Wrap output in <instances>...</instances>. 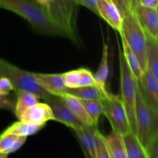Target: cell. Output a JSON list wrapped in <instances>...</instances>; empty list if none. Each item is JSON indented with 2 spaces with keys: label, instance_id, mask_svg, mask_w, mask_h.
Returning a JSON list of instances; mask_svg holds the SVG:
<instances>
[{
  "label": "cell",
  "instance_id": "836d02e7",
  "mask_svg": "<svg viewBox=\"0 0 158 158\" xmlns=\"http://www.w3.org/2000/svg\"><path fill=\"white\" fill-rule=\"evenodd\" d=\"M26 139H27V137H26V136H19L16 141L14 143L13 146H12V148L10 149L9 154H12V153H14L16 151H18V150L24 144L25 142L26 141Z\"/></svg>",
  "mask_w": 158,
  "mask_h": 158
},
{
  "label": "cell",
  "instance_id": "277c9868",
  "mask_svg": "<svg viewBox=\"0 0 158 158\" xmlns=\"http://www.w3.org/2000/svg\"><path fill=\"white\" fill-rule=\"evenodd\" d=\"M0 77H6L10 80L15 91L30 92L44 101L52 96L39 84L32 73L20 69L2 59H0Z\"/></svg>",
  "mask_w": 158,
  "mask_h": 158
},
{
  "label": "cell",
  "instance_id": "1f68e13d",
  "mask_svg": "<svg viewBox=\"0 0 158 158\" xmlns=\"http://www.w3.org/2000/svg\"><path fill=\"white\" fill-rule=\"evenodd\" d=\"M15 90L13 85L6 77H0V94L2 95L9 96L12 91Z\"/></svg>",
  "mask_w": 158,
  "mask_h": 158
},
{
  "label": "cell",
  "instance_id": "74e56055",
  "mask_svg": "<svg viewBox=\"0 0 158 158\" xmlns=\"http://www.w3.org/2000/svg\"><path fill=\"white\" fill-rule=\"evenodd\" d=\"M0 8H1V9H4V6H3V4L1 2H0Z\"/></svg>",
  "mask_w": 158,
  "mask_h": 158
},
{
  "label": "cell",
  "instance_id": "d590c367",
  "mask_svg": "<svg viewBox=\"0 0 158 158\" xmlns=\"http://www.w3.org/2000/svg\"><path fill=\"white\" fill-rule=\"evenodd\" d=\"M40 5H41L43 7H44L46 10L49 12V9H50V5H51V0H35ZM50 15V14H49Z\"/></svg>",
  "mask_w": 158,
  "mask_h": 158
},
{
  "label": "cell",
  "instance_id": "ffe728a7",
  "mask_svg": "<svg viewBox=\"0 0 158 158\" xmlns=\"http://www.w3.org/2000/svg\"><path fill=\"white\" fill-rule=\"evenodd\" d=\"M147 36V69L158 79V40Z\"/></svg>",
  "mask_w": 158,
  "mask_h": 158
},
{
  "label": "cell",
  "instance_id": "603a6c76",
  "mask_svg": "<svg viewBox=\"0 0 158 158\" xmlns=\"http://www.w3.org/2000/svg\"><path fill=\"white\" fill-rule=\"evenodd\" d=\"M45 125H37L33 123H28L25 122L16 121L8 127L4 131L5 134H15L17 136H30L36 134L39 131H41Z\"/></svg>",
  "mask_w": 158,
  "mask_h": 158
},
{
  "label": "cell",
  "instance_id": "44dd1931",
  "mask_svg": "<svg viewBox=\"0 0 158 158\" xmlns=\"http://www.w3.org/2000/svg\"><path fill=\"white\" fill-rule=\"evenodd\" d=\"M106 147L110 158H127L122 136L112 131L105 137Z\"/></svg>",
  "mask_w": 158,
  "mask_h": 158
},
{
  "label": "cell",
  "instance_id": "9a60e30c",
  "mask_svg": "<svg viewBox=\"0 0 158 158\" xmlns=\"http://www.w3.org/2000/svg\"><path fill=\"white\" fill-rule=\"evenodd\" d=\"M97 127V126H83L81 127L73 130L80 142L85 156L87 157L97 158L94 135V131Z\"/></svg>",
  "mask_w": 158,
  "mask_h": 158
},
{
  "label": "cell",
  "instance_id": "d4e9b609",
  "mask_svg": "<svg viewBox=\"0 0 158 158\" xmlns=\"http://www.w3.org/2000/svg\"><path fill=\"white\" fill-rule=\"evenodd\" d=\"M82 104L83 105L92 120L96 124L98 123L100 115L103 114V107H102L101 100H84L79 99Z\"/></svg>",
  "mask_w": 158,
  "mask_h": 158
},
{
  "label": "cell",
  "instance_id": "5bb4252c",
  "mask_svg": "<svg viewBox=\"0 0 158 158\" xmlns=\"http://www.w3.org/2000/svg\"><path fill=\"white\" fill-rule=\"evenodd\" d=\"M98 15L101 17L114 30L120 32L123 17L117 6L110 0H97Z\"/></svg>",
  "mask_w": 158,
  "mask_h": 158
},
{
  "label": "cell",
  "instance_id": "484cf974",
  "mask_svg": "<svg viewBox=\"0 0 158 158\" xmlns=\"http://www.w3.org/2000/svg\"><path fill=\"white\" fill-rule=\"evenodd\" d=\"M94 135L97 158H110L106 147L105 137L100 132L97 127L94 131Z\"/></svg>",
  "mask_w": 158,
  "mask_h": 158
},
{
  "label": "cell",
  "instance_id": "83f0119b",
  "mask_svg": "<svg viewBox=\"0 0 158 158\" xmlns=\"http://www.w3.org/2000/svg\"><path fill=\"white\" fill-rule=\"evenodd\" d=\"M118 9L122 17L126 15L134 9V0H110Z\"/></svg>",
  "mask_w": 158,
  "mask_h": 158
},
{
  "label": "cell",
  "instance_id": "7402d4cb",
  "mask_svg": "<svg viewBox=\"0 0 158 158\" xmlns=\"http://www.w3.org/2000/svg\"><path fill=\"white\" fill-rule=\"evenodd\" d=\"M120 35V38H121V43H122V47H123V53L124 56V58L126 60L128 66L131 69V72L133 73L134 76L137 80H139L140 77H142L143 73V69L140 66V63H139L138 60H137V56L135 55L129 45L127 43L126 40H125L124 36L122 34V32H119Z\"/></svg>",
  "mask_w": 158,
  "mask_h": 158
},
{
  "label": "cell",
  "instance_id": "d6a6232c",
  "mask_svg": "<svg viewBox=\"0 0 158 158\" xmlns=\"http://www.w3.org/2000/svg\"><path fill=\"white\" fill-rule=\"evenodd\" d=\"M77 5L85 6L94 13L98 15V9L97 6V0H76Z\"/></svg>",
  "mask_w": 158,
  "mask_h": 158
},
{
  "label": "cell",
  "instance_id": "30bf717a",
  "mask_svg": "<svg viewBox=\"0 0 158 158\" xmlns=\"http://www.w3.org/2000/svg\"><path fill=\"white\" fill-rule=\"evenodd\" d=\"M62 78L65 85L71 89L86 86H100L96 80L94 74L85 67L63 73H62Z\"/></svg>",
  "mask_w": 158,
  "mask_h": 158
},
{
  "label": "cell",
  "instance_id": "e575fe53",
  "mask_svg": "<svg viewBox=\"0 0 158 158\" xmlns=\"http://www.w3.org/2000/svg\"><path fill=\"white\" fill-rule=\"evenodd\" d=\"M140 5L146 7L157 9L158 0H137Z\"/></svg>",
  "mask_w": 158,
  "mask_h": 158
},
{
  "label": "cell",
  "instance_id": "2e32d148",
  "mask_svg": "<svg viewBox=\"0 0 158 158\" xmlns=\"http://www.w3.org/2000/svg\"><path fill=\"white\" fill-rule=\"evenodd\" d=\"M60 97L69 110L75 116L76 118L78 119L84 126H97V124L94 123L90 116L86 112V109L78 98L67 93L62 95Z\"/></svg>",
  "mask_w": 158,
  "mask_h": 158
},
{
  "label": "cell",
  "instance_id": "6da1fadb",
  "mask_svg": "<svg viewBox=\"0 0 158 158\" xmlns=\"http://www.w3.org/2000/svg\"><path fill=\"white\" fill-rule=\"evenodd\" d=\"M0 2L5 9L12 11L26 19L36 33L68 38L64 29L35 0H0Z\"/></svg>",
  "mask_w": 158,
  "mask_h": 158
},
{
  "label": "cell",
  "instance_id": "8fae6325",
  "mask_svg": "<svg viewBox=\"0 0 158 158\" xmlns=\"http://www.w3.org/2000/svg\"><path fill=\"white\" fill-rule=\"evenodd\" d=\"M21 121L37 125H46L49 120H54L53 114L47 103L38 102L26 110L19 118Z\"/></svg>",
  "mask_w": 158,
  "mask_h": 158
},
{
  "label": "cell",
  "instance_id": "ba28073f",
  "mask_svg": "<svg viewBox=\"0 0 158 158\" xmlns=\"http://www.w3.org/2000/svg\"><path fill=\"white\" fill-rule=\"evenodd\" d=\"M134 9L147 35L158 40V12L157 9L146 7L134 0Z\"/></svg>",
  "mask_w": 158,
  "mask_h": 158
},
{
  "label": "cell",
  "instance_id": "9c48e42d",
  "mask_svg": "<svg viewBox=\"0 0 158 158\" xmlns=\"http://www.w3.org/2000/svg\"><path fill=\"white\" fill-rule=\"evenodd\" d=\"M137 83L145 101L153 110L158 113V79L146 69Z\"/></svg>",
  "mask_w": 158,
  "mask_h": 158
},
{
  "label": "cell",
  "instance_id": "cb8c5ba5",
  "mask_svg": "<svg viewBox=\"0 0 158 158\" xmlns=\"http://www.w3.org/2000/svg\"><path fill=\"white\" fill-rule=\"evenodd\" d=\"M102 53L103 54H102L101 60H100L98 69H97V73L94 75V77L100 86H105L108 77V73H109V64H108L109 46L106 43H103V52Z\"/></svg>",
  "mask_w": 158,
  "mask_h": 158
},
{
  "label": "cell",
  "instance_id": "5b68a950",
  "mask_svg": "<svg viewBox=\"0 0 158 158\" xmlns=\"http://www.w3.org/2000/svg\"><path fill=\"white\" fill-rule=\"evenodd\" d=\"M119 61H120V90H121L120 98L123 102L128 120H129L131 131L137 135L135 118L137 79L135 78L128 66L123 52H121L120 45H119Z\"/></svg>",
  "mask_w": 158,
  "mask_h": 158
},
{
  "label": "cell",
  "instance_id": "f546056e",
  "mask_svg": "<svg viewBox=\"0 0 158 158\" xmlns=\"http://www.w3.org/2000/svg\"><path fill=\"white\" fill-rule=\"evenodd\" d=\"M148 158L158 157V134L152 137L145 148Z\"/></svg>",
  "mask_w": 158,
  "mask_h": 158
},
{
  "label": "cell",
  "instance_id": "f1b7e54d",
  "mask_svg": "<svg viewBox=\"0 0 158 158\" xmlns=\"http://www.w3.org/2000/svg\"><path fill=\"white\" fill-rule=\"evenodd\" d=\"M64 3L65 8H66V14L69 18V21L71 22L73 26L75 27V13L77 12V5L76 0H63Z\"/></svg>",
  "mask_w": 158,
  "mask_h": 158
},
{
  "label": "cell",
  "instance_id": "d6986e66",
  "mask_svg": "<svg viewBox=\"0 0 158 158\" xmlns=\"http://www.w3.org/2000/svg\"><path fill=\"white\" fill-rule=\"evenodd\" d=\"M38 102L39 97L34 94L24 90H16V100L13 110L15 117L19 119L26 110Z\"/></svg>",
  "mask_w": 158,
  "mask_h": 158
},
{
  "label": "cell",
  "instance_id": "4316f807",
  "mask_svg": "<svg viewBox=\"0 0 158 158\" xmlns=\"http://www.w3.org/2000/svg\"><path fill=\"white\" fill-rule=\"evenodd\" d=\"M19 136L15 134H5L2 132L0 134V152L9 154V151L14 143L16 141Z\"/></svg>",
  "mask_w": 158,
  "mask_h": 158
},
{
  "label": "cell",
  "instance_id": "7a4b0ae2",
  "mask_svg": "<svg viewBox=\"0 0 158 158\" xmlns=\"http://www.w3.org/2000/svg\"><path fill=\"white\" fill-rule=\"evenodd\" d=\"M135 118L137 138L145 149L152 137L158 134V113L153 110L145 101L137 80L136 84Z\"/></svg>",
  "mask_w": 158,
  "mask_h": 158
},
{
  "label": "cell",
  "instance_id": "ac0fdd59",
  "mask_svg": "<svg viewBox=\"0 0 158 158\" xmlns=\"http://www.w3.org/2000/svg\"><path fill=\"white\" fill-rule=\"evenodd\" d=\"M127 158H148L146 151L135 134L130 131L122 135Z\"/></svg>",
  "mask_w": 158,
  "mask_h": 158
},
{
  "label": "cell",
  "instance_id": "e0dca14e",
  "mask_svg": "<svg viewBox=\"0 0 158 158\" xmlns=\"http://www.w3.org/2000/svg\"><path fill=\"white\" fill-rule=\"evenodd\" d=\"M67 94H71L78 99L102 100L110 94V92L106 90V87L101 86H86L73 89L69 88Z\"/></svg>",
  "mask_w": 158,
  "mask_h": 158
},
{
  "label": "cell",
  "instance_id": "52a82bcc",
  "mask_svg": "<svg viewBox=\"0 0 158 158\" xmlns=\"http://www.w3.org/2000/svg\"><path fill=\"white\" fill-rule=\"evenodd\" d=\"M45 102L49 105L52 110L54 121L60 122L72 130L84 126L78 119L76 118L60 97L52 95Z\"/></svg>",
  "mask_w": 158,
  "mask_h": 158
},
{
  "label": "cell",
  "instance_id": "8992f818",
  "mask_svg": "<svg viewBox=\"0 0 158 158\" xmlns=\"http://www.w3.org/2000/svg\"><path fill=\"white\" fill-rule=\"evenodd\" d=\"M101 103L103 114L110 123L113 131L121 136L131 131L129 120L120 96L110 93L101 100Z\"/></svg>",
  "mask_w": 158,
  "mask_h": 158
},
{
  "label": "cell",
  "instance_id": "4fadbf2b",
  "mask_svg": "<svg viewBox=\"0 0 158 158\" xmlns=\"http://www.w3.org/2000/svg\"><path fill=\"white\" fill-rule=\"evenodd\" d=\"M49 14L56 23L61 26L65 32L67 33L68 39L77 43V35L75 33V29L69 21L66 14V8L63 0H51Z\"/></svg>",
  "mask_w": 158,
  "mask_h": 158
},
{
  "label": "cell",
  "instance_id": "4dcf8cb0",
  "mask_svg": "<svg viewBox=\"0 0 158 158\" xmlns=\"http://www.w3.org/2000/svg\"><path fill=\"white\" fill-rule=\"evenodd\" d=\"M15 103V101H14L9 95L6 96L0 94V110H6L13 112Z\"/></svg>",
  "mask_w": 158,
  "mask_h": 158
},
{
  "label": "cell",
  "instance_id": "7c38bea8",
  "mask_svg": "<svg viewBox=\"0 0 158 158\" xmlns=\"http://www.w3.org/2000/svg\"><path fill=\"white\" fill-rule=\"evenodd\" d=\"M32 75L39 84L52 95L61 97L69 89L63 82L62 73H32Z\"/></svg>",
  "mask_w": 158,
  "mask_h": 158
},
{
  "label": "cell",
  "instance_id": "8d00e7d4",
  "mask_svg": "<svg viewBox=\"0 0 158 158\" xmlns=\"http://www.w3.org/2000/svg\"><path fill=\"white\" fill-rule=\"evenodd\" d=\"M8 157L7 154H5V153H2L0 152V158H6Z\"/></svg>",
  "mask_w": 158,
  "mask_h": 158
},
{
  "label": "cell",
  "instance_id": "3957f363",
  "mask_svg": "<svg viewBox=\"0 0 158 158\" xmlns=\"http://www.w3.org/2000/svg\"><path fill=\"white\" fill-rule=\"evenodd\" d=\"M127 43L137 56L140 66L147 69V33L140 24L134 9L123 17L121 31Z\"/></svg>",
  "mask_w": 158,
  "mask_h": 158
}]
</instances>
